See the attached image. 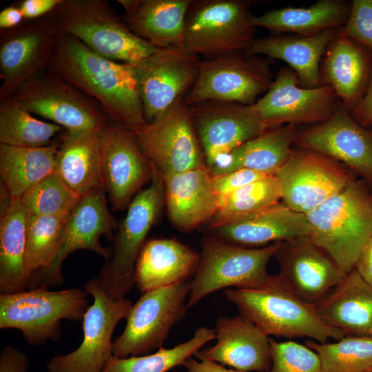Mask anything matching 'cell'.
I'll return each instance as SVG.
<instances>
[{
  "instance_id": "obj_44",
  "label": "cell",
  "mask_w": 372,
  "mask_h": 372,
  "mask_svg": "<svg viewBox=\"0 0 372 372\" xmlns=\"http://www.w3.org/2000/svg\"><path fill=\"white\" fill-rule=\"evenodd\" d=\"M269 175L271 174L252 169H240L212 176L213 185L220 198Z\"/></svg>"
},
{
  "instance_id": "obj_12",
  "label": "cell",
  "mask_w": 372,
  "mask_h": 372,
  "mask_svg": "<svg viewBox=\"0 0 372 372\" xmlns=\"http://www.w3.org/2000/svg\"><path fill=\"white\" fill-rule=\"evenodd\" d=\"M93 297L82 320L83 338L74 351L57 355L47 364L48 372H102L113 356L112 338L118 322L127 317L132 302L114 300L102 287L97 277L87 280L83 288Z\"/></svg>"
},
{
  "instance_id": "obj_39",
  "label": "cell",
  "mask_w": 372,
  "mask_h": 372,
  "mask_svg": "<svg viewBox=\"0 0 372 372\" xmlns=\"http://www.w3.org/2000/svg\"><path fill=\"white\" fill-rule=\"evenodd\" d=\"M70 216L28 212L25 267L30 280L55 256L62 242Z\"/></svg>"
},
{
  "instance_id": "obj_53",
  "label": "cell",
  "mask_w": 372,
  "mask_h": 372,
  "mask_svg": "<svg viewBox=\"0 0 372 372\" xmlns=\"http://www.w3.org/2000/svg\"><path fill=\"white\" fill-rule=\"evenodd\" d=\"M371 128H372V126H371Z\"/></svg>"
},
{
  "instance_id": "obj_50",
  "label": "cell",
  "mask_w": 372,
  "mask_h": 372,
  "mask_svg": "<svg viewBox=\"0 0 372 372\" xmlns=\"http://www.w3.org/2000/svg\"><path fill=\"white\" fill-rule=\"evenodd\" d=\"M25 21L21 10L15 3L8 6L0 12L1 30H7L19 25Z\"/></svg>"
},
{
  "instance_id": "obj_7",
  "label": "cell",
  "mask_w": 372,
  "mask_h": 372,
  "mask_svg": "<svg viewBox=\"0 0 372 372\" xmlns=\"http://www.w3.org/2000/svg\"><path fill=\"white\" fill-rule=\"evenodd\" d=\"M88 295L81 288L42 287L0 294V329L20 330L30 344L57 340L62 320L82 321L89 307Z\"/></svg>"
},
{
  "instance_id": "obj_46",
  "label": "cell",
  "mask_w": 372,
  "mask_h": 372,
  "mask_svg": "<svg viewBox=\"0 0 372 372\" xmlns=\"http://www.w3.org/2000/svg\"><path fill=\"white\" fill-rule=\"evenodd\" d=\"M61 0H23L17 3L25 20H34L46 17Z\"/></svg>"
},
{
  "instance_id": "obj_42",
  "label": "cell",
  "mask_w": 372,
  "mask_h": 372,
  "mask_svg": "<svg viewBox=\"0 0 372 372\" xmlns=\"http://www.w3.org/2000/svg\"><path fill=\"white\" fill-rule=\"evenodd\" d=\"M270 347L271 366L268 372H322L318 355L306 344L270 338Z\"/></svg>"
},
{
  "instance_id": "obj_20",
  "label": "cell",
  "mask_w": 372,
  "mask_h": 372,
  "mask_svg": "<svg viewBox=\"0 0 372 372\" xmlns=\"http://www.w3.org/2000/svg\"><path fill=\"white\" fill-rule=\"evenodd\" d=\"M336 99L330 86L303 87L293 70L282 68L254 105L267 130L285 125L324 122L333 114Z\"/></svg>"
},
{
  "instance_id": "obj_30",
  "label": "cell",
  "mask_w": 372,
  "mask_h": 372,
  "mask_svg": "<svg viewBox=\"0 0 372 372\" xmlns=\"http://www.w3.org/2000/svg\"><path fill=\"white\" fill-rule=\"evenodd\" d=\"M337 29L327 30L314 36L273 34L256 39L245 52L282 60L296 74L300 86H322L320 68L324 52Z\"/></svg>"
},
{
  "instance_id": "obj_41",
  "label": "cell",
  "mask_w": 372,
  "mask_h": 372,
  "mask_svg": "<svg viewBox=\"0 0 372 372\" xmlns=\"http://www.w3.org/2000/svg\"><path fill=\"white\" fill-rule=\"evenodd\" d=\"M81 198L54 171L28 189L20 200L29 213L67 216L71 214Z\"/></svg>"
},
{
  "instance_id": "obj_8",
  "label": "cell",
  "mask_w": 372,
  "mask_h": 372,
  "mask_svg": "<svg viewBox=\"0 0 372 372\" xmlns=\"http://www.w3.org/2000/svg\"><path fill=\"white\" fill-rule=\"evenodd\" d=\"M282 242L250 248L233 245L214 236L201 242L199 262L189 280L187 307L190 309L207 296L224 288H247L263 284L267 267Z\"/></svg>"
},
{
  "instance_id": "obj_45",
  "label": "cell",
  "mask_w": 372,
  "mask_h": 372,
  "mask_svg": "<svg viewBox=\"0 0 372 372\" xmlns=\"http://www.w3.org/2000/svg\"><path fill=\"white\" fill-rule=\"evenodd\" d=\"M29 359L26 354L12 346L4 347L0 354V372H27Z\"/></svg>"
},
{
  "instance_id": "obj_11",
  "label": "cell",
  "mask_w": 372,
  "mask_h": 372,
  "mask_svg": "<svg viewBox=\"0 0 372 372\" xmlns=\"http://www.w3.org/2000/svg\"><path fill=\"white\" fill-rule=\"evenodd\" d=\"M11 99L68 131H101L110 123L96 103L49 68L21 85Z\"/></svg>"
},
{
  "instance_id": "obj_33",
  "label": "cell",
  "mask_w": 372,
  "mask_h": 372,
  "mask_svg": "<svg viewBox=\"0 0 372 372\" xmlns=\"http://www.w3.org/2000/svg\"><path fill=\"white\" fill-rule=\"evenodd\" d=\"M101 132L65 130L59 138L55 172L80 197L95 188H102Z\"/></svg>"
},
{
  "instance_id": "obj_28",
  "label": "cell",
  "mask_w": 372,
  "mask_h": 372,
  "mask_svg": "<svg viewBox=\"0 0 372 372\" xmlns=\"http://www.w3.org/2000/svg\"><path fill=\"white\" fill-rule=\"evenodd\" d=\"M199 254L171 238L147 241L137 259L134 282L143 293L150 290L189 281L199 262Z\"/></svg>"
},
{
  "instance_id": "obj_15",
  "label": "cell",
  "mask_w": 372,
  "mask_h": 372,
  "mask_svg": "<svg viewBox=\"0 0 372 372\" xmlns=\"http://www.w3.org/2000/svg\"><path fill=\"white\" fill-rule=\"evenodd\" d=\"M116 229V222L109 211L105 192L102 188H95L83 196L68 218L57 252L43 269L30 278L28 289L62 285V264L76 250H90L108 260L112 252L102 246L99 239L105 235L113 240Z\"/></svg>"
},
{
  "instance_id": "obj_27",
  "label": "cell",
  "mask_w": 372,
  "mask_h": 372,
  "mask_svg": "<svg viewBox=\"0 0 372 372\" xmlns=\"http://www.w3.org/2000/svg\"><path fill=\"white\" fill-rule=\"evenodd\" d=\"M192 0H118L121 18L137 37L156 48L183 47L185 21Z\"/></svg>"
},
{
  "instance_id": "obj_3",
  "label": "cell",
  "mask_w": 372,
  "mask_h": 372,
  "mask_svg": "<svg viewBox=\"0 0 372 372\" xmlns=\"http://www.w3.org/2000/svg\"><path fill=\"white\" fill-rule=\"evenodd\" d=\"M353 179L341 192L306 214L307 238L347 274L372 236V192Z\"/></svg>"
},
{
  "instance_id": "obj_2",
  "label": "cell",
  "mask_w": 372,
  "mask_h": 372,
  "mask_svg": "<svg viewBox=\"0 0 372 372\" xmlns=\"http://www.w3.org/2000/svg\"><path fill=\"white\" fill-rule=\"evenodd\" d=\"M225 295L240 315L267 336L307 337L324 343L345 335L327 325L318 316L315 304L298 298L278 274L269 275L263 284L256 287L227 289Z\"/></svg>"
},
{
  "instance_id": "obj_26",
  "label": "cell",
  "mask_w": 372,
  "mask_h": 372,
  "mask_svg": "<svg viewBox=\"0 0 372 372\" xmlns=\"http://www.w3.org/2000/svg\"><path fill=\"white\" fill-rule=\"evenodd\" d=\"M168 218L178 231L208 223L219 208V196L207 167L163 176Z\"/></svg>"
},
{
  "instance_id": "obj_5",
  "label": "cell",
  "mask_w": 372,
  "mask_h": 372,
  "mask_svg": "<svg viewBox=\"0 0 372 372\" xmlns=\"http://www.w3.org/2000/svg\"><path fill=\"white\" fill-rule=\"evenodd\" d=\"M154 166L147 187L142 189L127 207L125 216L113 238L111 257L97 277L105 293L114 300L125 298L134 285L135 265L147 234L165 205L161 173Z\"/></svg>"
},
{
  "instance_id": "obj_35",
  "label": "cell",
  "mask_w": 372,
  "mask_h": 372,
  "mask_svg": "<svg viewBox=\"0 0 372 372\" xmlns=\"http://www.w3.org/2000/svg\"><path fill=\"white\" fill-rule=\"evenodd\" d=\"M59 138L43 147L0 144L1 191L10 198H20L56 168Z\"/></svg>"
},
{
  "instance_id": "obj_1",
  "label": "cell",
  "mask_w": 372,
  "mask_h": 372,
  "mask_svg": "<svg viewBox=\"0 0 372 372\" xmlns=\"http://www.w3.org/2000/svg\"><path fill=\"white\" fill-rule=\"evenodd\" d=\"M48 68L96 103L111 123L136 134L147 125L132 65L57 32Z\"/></svg>"
},
{
  "instance_id": "obj_49",
  "label": "cell",
  "mask_w": 372,
  "mask_h": 372,
  "mask_svg": "<svg viewBox=\"0 0 372 372\" xmlns=\"http://www.w3.org/2000/svg\"><path fill=\"white\" fill-rule=\"evenodd\" d=\"M355 269L372 285V236L362 250Z\"/></svg>"
},
{
  "instance_id": "obj_24",
  "label": "cell",
  "mask_w": 372,
  "mask_h": 372,
  "mask_svg": "<svg viewBox=\"0 0 372 372\" xmlns=\"http://www.w3.org/2000/svg\"><path fill=\"white\" fill-rule=\"evenodd\" d=\"M371 72L372 50L338 28L321 61L322 85L330 86L351 112L364 95Z\"/></svg>"
},
{
  "instance_id": "obj_19",
  "label": "cell",
  "mask_w": 372,
  "mask_h": 372,
  "mask_svg": "<svg viewBox=\"0 0 372 372\" xmlns=\"http://www.w3.org/2000/svg\"><path fill=\"white\" fill-rule=\"evenodd\" d=\"M57 31L48 17L0 31V101L48 67Z\"/></svg>"
},
{
  "instance_id": "obj_32",
  "label": "cell",
  "mask_w": 372,
  "mask_h": 372,
  "mask_svg": "<svg viewBox=\"0 0 372 372\" xmlns=\"http://www.w3.org/2000/svg\"><path fill=\"white\" fill-rule=\"evenodd\" d=\"M296 125H285L267 129L247 141L209 169L212 176L248 169L275 174L292 153L298 134Z\"/></svg>"
},
{
  "instance_id": "obj_18",
  "label": "cell",
  "mask_w": 372,
  "mask_h": 372,
  "mask_svg": "<svg viewBox=\"0 0 372 372\" xmlns=\"http://www.w3.org/2000/svg\"><path fill=\"white\" fill-rule=\"evenodd\" d=\"M207 167L267 129L254 105L207 101L189 106Z\"/></svg>"
},
{
  "instance_id": "obj_48",
  "label": "cell",
  "mask_w": 372,
  "mask_h": 372,
  "mask_svg": "<svg viewBox=\"0 0 372 372\" xmlns=\"http://www.w3.org/2000/svg\"><path fill=\"white\" fill-rule=\"evenodd\" d=\"M185 372H243L234 369H227L215 362L199 359L196 360L192 358L187 359L183 364Z\"/></svg>"
},
{
  "instance_id": "obj_21",
  "label": "cell",
  "mask_w": 372,
  "mask_h": 372,
  "mask_svg": "<svg viewBox=\"0 0 372 372\" xmlns=\"http://www.w3.org/2000/svg\"><path fill=\"white\" fill-rule=\"evenodd\" d=\"M295 143L338 161L372 185V133L340 101L329 119L298 134Z\"/></svg>"
},
{
  "instance_id": "obj_16",
  "label": "cell",
  "mask_w": 372,
  "mask_h": 372,
  "mask_svg": "<svg viewBox=\"0 0 372 372\" xmlns=\"http://www.w3.org/2000/svg\"><path fill=\"white\" fill-rule=\"evenodd\" d=\"M99 154L102 188L112 209L123 210L151 181L154 166L143 152L137 135L111 122L100 133Z\"/></svg>"
},
{
  "instance_id": "obj_6",
  "label": "cell",
  "mask_w": 372,
  "mask_h": 372,
  "mask_svg": "<svg viewBox=\"0 0 372 372\" xmlns=\"http://www.w3.org/2000/svg\"><path fill=\"white\" fill-rule=\"evenodd\" d=\"M253 1L192 0L187 12L183 48L205 59L245 52L256 39Z\"/></svg>"
},
{
  "instance_id": "obj_4",
  "label": "cell",
  "mask_w": 372,
  "mask_h": 372,
  "mask_svg": "<svg viewBox=\"0 0 372 372\" xmlns=\"http://www.w3.org/2000/svg\"><path fill=\"white\" fill-rule=\"evenodd\" d=\"M46 17L57 32L114 61L134 65L157 48L134 34L105 0H61Z\"/></svg>"
},
{
  "instance_id": "obj_38",
  "label": "cell",
  "mask_w": 372,
  "mask_h": 372,
  "mask_svg": "<svg viewBox=\"0 0 372 372\" xmlns=\"http://www.w3.org/2000/svg\"><path fill=\"white\" fill-rule=\"evenodd\" d=\"M282 189L275 174L267 176L219 198V208L207 228L260 211L279 203Z\"/></svg>"
},
{
  "instance_id": "obj_17",
  "label": "cell",
  "mask_w": 372,
  "mask_h": 372,
  "mask_svg": "<svg viewBox=\"0 0 372 372\" xmlns=\"http://www.w3.org/2000/svg\"><path fill=\"white\" fill-rule=\"evenodd\" d=\"M200 60L183 47L157 48L132 65L147 123L189 91Z\"/></svg>"
},
{
  "instance_id": "obj_34",
  "label": "cell",
  "mask_w": 372,
  "mask_h": 372,
  "mask_svg": "<svg viewBox=\"0 0 372 372\" xmlns=\"http://www.w3.org/2000/svg\"><path fill=\"white\" fill-rule=\"evenodd\" d=\"M351 6V3L341 0H319L307 8L286 7L254 15L253 23L256 28L267 29L273 34L314 36L344 25Z\"/></svg>"
},
{
  "instance_id": "obj_29",
  "label": "cell",
  "mask_w": 372,
  "mask_h": 372,
  "mask_svg": "<svg viewBox=\"0 0 372 372\" xmlns=\"http://www.w3.org/2000/svg\"><path fill=\"white\" fill-rule=\"evenodd\" d=\"M315 306L327 325L345 335H369L372 329V285L355 269Z\"/></svg>"
},
{
  "instance_id": "obj_10",
  "label": "cell",
  "mask_w": 372,
  "mask_h": 372,
  "mask_svg": "<svg viewBox=\"0 0 372 372\" xmlns=\"http://www.w3.org/2000/svg\"><path fill=\"white\" fill-rule=\"evenodd\" d=\"M273 81L269 64L260 56L239 52L200 59L197 79L185 101L188 106L207 101L254 105Z\"/></svg>"
},
{
  "instance_id": "obj_13",
  "label": "cell",
  "mask_w": 372,
  "mask_h": 372,
  "mask_svg": "<svg viewBox=\"0 0 372 372\" xmlns=\"http://www.w3.org/2000/svg\"><path fill=\"white\" fill-rule=\"evenodd\" d=\"M186 94L136 134L143 152L163 176L207 167Z\"/></svg>"
},
{
  "instance_id": "obj_23",
  "label": "cell",
  "mask_w": 372,
  "mask_h": 372,
  "mask_svg": "<svg viewBox=\"0 0 372 372\" xmlns=\"http://www.w3.org/2000/svg\"><path fill=\"white\" fill-rule=\"evenodd\" d=\"M214 329L216 344L198 351L195 355L198 359L243 372L269 371L270 338L247 318L220 316Z\"/></svg>"
},
{
  "instance_id": "obj_51",
  "label": "cell",
  "mask_w": 372,
  "mask_h": 372,
  "mask_svg": "<svg viewBox=\"0 0 372 372\" xmlns=\"http://www.w3.org/2000/svg\"><path fill=\"white\" fill-rule=\"evenodd\" d=\"M369 335L372 338V329H371Z\"/></svg>"
},
{
  "instance_id": "obj_22",
  "label": "cell",
  "mask_w": 372,
  "mask_h": 372,
  "mask_svg": "<svg viewBox=\"0 0 372 372\" xmlns=\"http://www.w3.org/2000/svg\"><path fill=\"white\" fill-rule=\"evenodd\" d=\"M274 257L282 281L298 298L308 303L319 302L346 276L307 237L282 242Z\"/></svg>"
},
{
  "instance_id": "obj_47",
  "label": "cell",
  "mask_w": 372,
  "mask_h": 372,
  "mask_svg": "<svg viewBox=\"0 0 372 372\" xmlns=\"http://www.w3.org/2000/svg\"><path fill=\"white\" fill-rule=\"evenodd\" d=\"M353 118L363 127L369 128L372 126V72L371 79L362 99L351 110Z\"/></svg>"
},
{
  "instance_id": "obj_36",
  "label": "cell",
  "mask_w": 372,
  "mask_h": 372,
  "mask_svg": "<svg viewBox=\"0 0 372 372\" xmlns=\"http://www.w3.org/2000/svg\"><path fill=\"white\" fill-rule=\"evenodd\" d=\"M212 340H215L214 329L200 327L191 338L172 348L161 347L155 353L124 358L112 356L102 372H167L183 365Z\"/></svg>"
},
{
  "instance_id": "obj_40",
  "label": "cell",
  "mask_w": 372,
  "mask_h": 372,
  "mask_svg": "<svg viewBox=\"0 0 372 372\" xmlns=\"http://www.w3.org/2000/svg\"><path fill=\"white\" fill-rule=\"evenodd\" d=\"M305 344L318 355L322 372L372 371V338L369 335H344L324 343L308 340Z\"/></svg>"
},
{
  "instance_id": "obj_14",
  "label": "cell",
  "mask_w": 372,
  "mask_h": 372,
  "mask_svg": "<svg viewBox=\"0 0 372 372\" xmlns=\"http://www.w3.org/2000/svg\"><path fill=\"white\" fill-rule=\"evenodd\" d=\"M282 202L306 214L344 189L354 178L346 166L320 152L300 147L277 170Z\"/></svg>"
},
{
  "instance_id": "obj_9",
  "label": "cell",
  "mask_w": 372,
  "mask_h": 372,
  "mask_svg": "<svg viewBox=\"0 0 372 372\" xmlns=\"http://www.w3.org/2000/svg\"><path fill=\"white\" fill-rule=\"evenodd\" d=\"M189 281L150 290L132 304L123 333L113 342V356L143 355L163 347L172 327L187 311Z\"/></svg>"
},
{
  "instance_id": "obj_43",
  "label": "cell",
  "mask_w": 372,
  "mask_h": 372,
  "mask_svg": "<svg viewBox=\"0 0 372 372\" xmlns=\"http://www.w3.org/2000/svg\"><path fill=\"white\" fill-rule=\"evenodd\" d=\"M338 30L372 50V0H353L346 23Z\"/></svg>"
},
{
  "instance_id": "obj_31",
  "label": "cell",
  "mask_w": 372,
  "mask_h": 372,
  "mask_svg": "<svg viewBox=\"0 0 372 372\" xmlns=\"http://www.w3.org/2000/svg\"><path fill=\"white\" fill-rule=\"evenodd\" d=\"M28 211L20 198H10L1 191L0 294L28 289L25 261Z\"/></svg>"
},
{
  "instance_id": "obj_37",
  "label": "cell",
  "mask_w": 372,
  "mask_h": 372,
  "mask_svg": "<svg viewBox=\"0 0 372 372\" xmlns=\"http://www.w3.org/2000/svg\"><path fill=\"white\" fill-rule=\"evenodd\" d=\"M62 130L57 124L36 118L11 98L0 101V144L43 147L53 143Z\"/></svg>"
},
{
  "instance_id": "obj_25",
  "label": "cell",
  "mask_w": 372,
  "mask_h": 372,
  "mask_svg": "<svg viewBox=\"0 0 372 372\" xmlns=\"http://www.w3.org/2000/svg\"><path fill=\"white\" fill-rule=\"evenodd\" d=\"M306 215L282 202L229 223L207 228L209 236L227 242L250 248L307 237Z\"/></svg>"
},
{
  "instance_id": "obj_52",
  "label": "cell",
  "mask_w": 372,
  "mask_h": 372,
  "mask_svg": "<svg viewBox=\"0 0 372 372\" xmlns=\"http://www.w3.org/2000/svg\"><path fill=\"white\" fill-rule=\"evenodd\" d=\"M370 372H372V371H371Z\"/></svg>"
}]
</instances>
